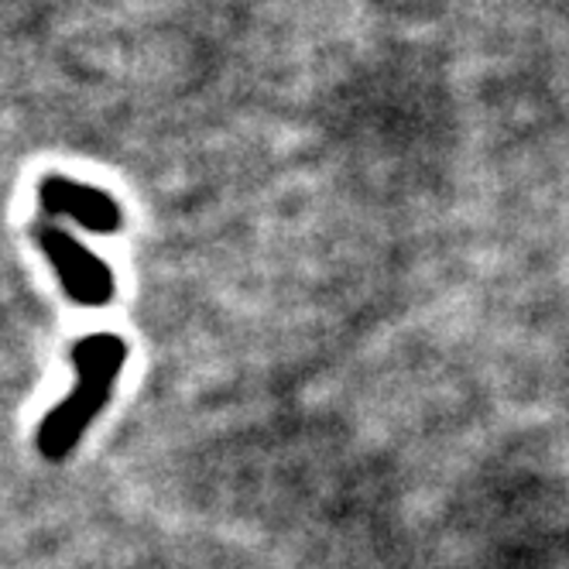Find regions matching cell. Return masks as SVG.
<instances>
[{"label":"cell","mask_w":569,"mask_h":569,"mask_svg":"<svg viewBox=\"0 0 569 569\" xmlns=\"http://www.w3.org/2000/svg\"><path fill=\"white\" fill-rule=\"evenodd\" d=\"M128 360V343L113 333H90L83 340H76L72 347V363H76V385L69 398L42 419L38 426V453L46 460L59 463L66 460L76 442L83 439V432L93 426V419L103 412V405L110 401L117 378L124 371Z\"/></svg>","instance_id":"obj_1"},{"label":"cell","mask_w":569,"mask_h":569,"mask_svg":"<svg viewBox=\"0 0 569 569\" xmlns=\"http://www.w3.org/2000/svg\"><path fill=\"white\" fill-rule=\"evenodd\" d=\"M34 237L42 243L46 258L52 261L62 289L72 302L100 309L113 299V271L87 248V243H79L69 230L56 223H38Z\"/></svg>","instance_id":"obj_2"},{"label":"cell","mask_w":569,"mask_h":569,"mask_svg":"<svg viewBox=\"0 0 569 569\" xmlns=\"http://www.w3.org/2000/svg\"><path fill=\"white\" fill-rule=\"evenodd\" d=\"M42 207L49 213L69 217L79 227H87L93 233H117L124 217H120V207L100 189L72 182L66 176H49L42 182Z\"/></svg>","instance_id":"obj_3"}]
</instances>
